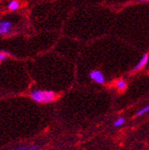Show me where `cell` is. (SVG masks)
<instances>
[{"label":"cell","instance_id":"30bf717a","mask_svg":"<svg viewBox=\"0 0 149 150\" xmlns=\"http://www.w3.org/2000/svg\"><path fill=\"white\" fill-rule=\"evenodd\" d=\"M40 148V146H37V145H33L29 146V149L30 150H38Z\"/></svg>","mask_w":149,"mask_h":150},{"label":"cell","instance_id":"3957f363","mask_svg":"<svg viewBox=\"0 0 149 150\" xmlns=\"http://www.w3.org/2000/svg\"><path fill=\"white\" fill-rule=\"evenodd\" d=\"M89 76H90V78L95 81L96 83H99V84H102L104 82V76L103 74L100 71H97V70H94V71H92L90 72V74H89Z\"/></svg>","mask_w":149,"mask_h":150},{"label":"cell","instance_id":"8992f818","mask_svg":"<svg viewBox=\"0 0 149 150\" xmlns=\"http://www.w3.org/2000/svg\"><path fill=\"white\" fill-rule=\"evenodd\" d=\"M20 2L18 1V0H12V1H10L8 3V9L11 10V11H15L18 9L20 7Z\"/></svg>","mask_w":149,"mask_h":150},{"label":"cell","instance_id":"7c38bea8","mask_svg":"<svg viewBox=\"0 0 149 150\" xmlns=\"http://www.w3.org/2000/svg\"><path fill=\"white\" fill-rule=\"evenodd\" d=\"M141 2H146V1H149V0H140Z\"/></svg>","mask_w":149,"mask_h":150},{"label":"cell","instance_id":"ba28073f","mask_svg":"<svg viewBox=\"0 0 149 150\" xmlns=\"http://www.w3.org/2000/svg\"><path fill=\"white\" fill-rule=\"evenodd\" d=\"M147 112H149V104L145 107H143L142 109H140L138 112H137V114H136V116H141V115H143L144 114H146Z\"/></svg>","mask_w":149,"mask_h":150},{"label":"cell","instance_id":"8fae6325","mask_svg":"<svg viewBox=\"0 0 149 150\" xmlns=\"http://www.w3.org/2000/svg\"><path fill=\"white\" fill-rule=\"evenodd\" d=\"M29 147L28 146H19V147H18L17 148V150H28Z\"/></svg>","mask_w":149,"mask_h":150},{"label":"cell","instance_id":"277c9868","mask_svg":"<svg viewBox=\"0 0 149 150\" xmlns=\"http://www.w3.org/2000/svg\"><path fill=\"white\" fill-rule=\"evenodd\" d=\"M148 59H149L148 54H144L143 57L140 59L139 62L133 68V71H139V70H141V69H143L144 67L146 65V63H147V62H148Z\"/></svg>","mask_w":149,"mask_h":150},{"label":"cell","instance_id":"6da1fadb","mask_svg":"<svg viewBox=\"0 0 149 150\" xmlns=\"http://www.w3.org/2000/svg\"><path fill=\"white\" fill-rule=\"evenodd\" d=\"M30 98L39 103H49L56 99V94L52 91L47 90H36L30 93Z\"/></svg>","mask_w":149,"mask_h":150},{"label":"cell","instance_id":"7a4b0ae2","mask_svg":"<svg viewBox=\"0 0 149 150\" xmlns=\"http://www.w3.org/2000/svg\"><path fill=\"white\" fill-rule=\"evenodd\" d=\"M12 28V22L9 20L0 19V35L8 34Z\"/></svg>","mask_w":149,"mask_h":150},{"label":"cell","instance_id":"5b68a950","mask_svg":"<svg viewBox=\"0 0 149 150\" xmlns=\"http://www.w3.org/2000/svg\"><path fill=\"white\" fill-rule=\"evenodd\" d=\"M115 86H116V88L119 90V91L123 92V91H124V90L126 89V86H127V84H126L125 81H124L122 79H119V80H117L115 81Z\"/></svg>","mask_w":149,"mask_h":150},{"label":"cell","instance_id":"9c48e42d","mask_svg":"<svg viewBox=\"0 0 149 150\" xmlns=\"http://www.w3.org/2000/svg\"><path fill=\"white\" fill-rule=\"evenodd\" d=\"M8 55V52L6 51H0V62L5 61L6 59V56Z\"/></svg>","mask_w":149,"mask_h":150},{"label":"cell","instance_id":"52a82bcc","mask_svg":"<svg viewBox=\"0 0 149 150\" xmlns=\"http://www.w3.org/2000/svg\"><path fill=\"white\" fill-rule=\"evenodd\" d=\"M124 122H125V119L124 117H119V118H117L115 121L114 122V125L115 127H119V126L123 125L124 124Z\"/></svg>","mask_w":149,"mask_h":150}]
</instances>
